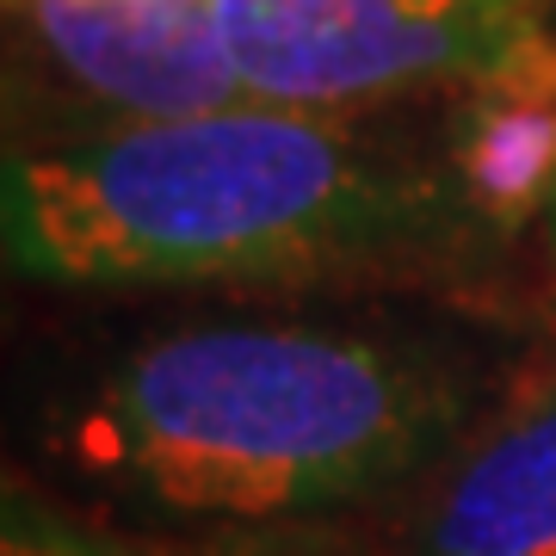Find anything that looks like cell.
<instances>
[{
    "instance_id": "obj_1",
    "label": "cell",
    "mask_w": 556,
    "mask_h": 556,
    "mask_svg": "<svg viewBox=\"0 0 556 556\" xmlns=\"http://www.w3.org/2000/svg\"><path fill=\"white\" fill-rule=\"evenodd\" d=\"M507 390V358L457 321L217 309L75 365L38 457L124 532L273 544L420 495Z\"/></svg>"
},
{
    "instance_id": "obj_4",
    "label": "cell",
    "mask_w": 556,
    "mask_h": 556,
    "mask_svg": "<svg viewBox=\"0 0 556 556\" xmlns=\"http://www.w3.org/2000/svg\"><path fill=\"white\" fill-rule=\"evenodd\" d=\"M31 56L118 124L241 105L217 0H7Z\"/></svg>"
},
{
    "instance_id": "obj_8",
    "label": "cell",
    "mask_w": 556,
    "mask_h": 556,
    "mask_svg": "<svg viewBox=\"0 0 556 556\" xmlns=\"http://www.w3.org/2000/svg\"><path fill=\"white\" fill-rule=\"evenodd\" d=\"M544 241H551V260H556V204H551V217H544Z\"/></svg>"
},
{
    "instance_id": "obj_6",
    "label": "cell",
    "mask_w": 556,
    "mask_h": 556,
    "mask_svg": "<svg viewBox=\"0 0 556 556\" xmlns=\"http://www.w3.org/2000/svg\"><path fill=\"white\" fill-rule=\"evenodd\" d=\"M439 149L464 204L495 241L544 229L556 204V31L532 25L452 93H439Z\"/></svg>"
},
{
    "instance_id": "obj_2",
    "label": "cell",
    "mask_w": 556,
    "mask_h": 556,
    "mask_svg": "<svg viewBox=\"0 0 556 556\" xmlns=\"http://www.w3.org/2000/svg\"><path fill=\"white\" fill-rule=\"evenodd\" d=\"M7 266L75 298L298 291L470 273L501 241L433 124L241 100L199 118L31 137L0 167Z\"/></svg>"
},
{
    "instance_id": "obj_3",
    "label": "cell",
    "mask_w": 556,
    "mask_h": 556,
    "mask_svg": "<svg viewBox=\"0 0 556 556\" xmlns=\"http://www.w3.org/2000/svg\"><path fill=\"white\" fill-rule=\"evenodd\" d=\"M556 0H217L248 100L390 112L452 93Z\"/></svg>"
},
{
    "instance_id": "obj_7",
    "label": "cell",
    "mask_w": 556,
    "mask_h": 556,
    "mask_svg": "<svg viewBox=\"0 0 556 556\" xmlns=\"http://www.w3.org/2000/svg\"><path fill=\"white\" fill-rule=\"evenodd\" d=\"M0 556H223L199 544H167L124 526L80 519L68 501H50L43 489L7 482V514H0Z\"/></svg>"
},
{
    "instance_id": "obj_5",
    "label": "cell",
    "mask_w": 556,
    "mask_h": 556,
    "mask_svg": "<svg viewBox=\"0 0 556 556\" xmlns=\"http://www.w3.org/2000/svg\"><path fill=\"white\" fill-rule=\"evenodd\" d=\"M408 556H556V371L514 383L420 489Z\"/></svg>"
}]
</instances>
